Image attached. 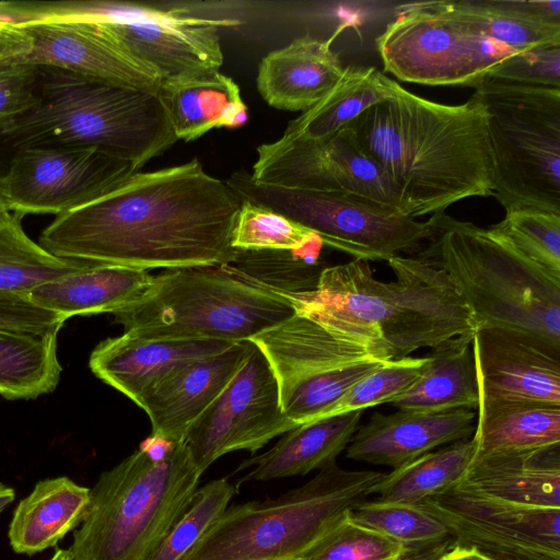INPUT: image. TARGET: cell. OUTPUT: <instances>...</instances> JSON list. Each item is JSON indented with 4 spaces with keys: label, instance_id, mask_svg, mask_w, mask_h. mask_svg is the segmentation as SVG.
Listing matches in <instances>:
<instances>
[{
    "label": "cell",
    "instance_id": "1",
    "mask_svg": "<svg viewBox=\"0 0 560 560\" xmlns=\"http://www.w3.org/2000/svg\"><path fill=\"white\" fill-rule=\"evenodd\" d=\"M242 199L198 159L137 172L42 232L52 255L143 270L229 266L242 249L231 237Z\"/></svg>",
    "mask_w": 560,
    "mask_h": 560
},
{
    "label": "cell",
    "instance_id": "2",
    "mask_svg": "<svg viewBox=\"0 0 560 560\" xmlns=\"http://www.w3.org/2000/svg\"><path fill=\"white\" fill-rule=\"evenodd\" d=\"M385 81L390 96L342 128L388 179L400 212L415 219L462 199L492 196L487 114L476 93L446 105Z\"/></svg>",
    "mask_w": 560,
    "mask_h": 560
},
{
    "label": "cell",
    "instance_id": "3",
    "mask_svg": "<svg viewBox=\"0 0 560 560\" xmlns=\"http://www.w3.org/2000/svg\"><path fill=\"white\" fill-rule=\"evenodd\" d=\"M386 261L395 281L376 279L369 260L354 258L324 267L311 290L265 284L295 313L381 361L407 358L477 330L470 307L443 269L419 257L396 255Z\"/></svg>",
    "mask_w": 560,
    "mask_h": 560
},
{
    "label": "cell",
    "instance_id": "4",
    "mask_svg": "<svg viewBox=\"0 0 560 560\" xmlns=\"http://www.w3.org/2000/svg\"><path fill=\"white\" fill-rule=\"evenodd\" d=\"M36 97L30 110L0 131V139L15 150L95 149L140 172L177 141L156 94L38 67Z\"/></svg>",
    "mask_w": 560,
    "mask_h": 560
},
{
    "label": "cell",
    "instance_id": "5",
    "mask_svg": "<svg viewBox=\"0 0 560 560\" xmlns=\"http://www.w3.org/2000/svg\"><path fill=\"white\" fill-rule=\"evenodd\" d=\"M201 475L184 441L150 435L90 489L70 560H148L190 505Z\"/></svg>",
    "mask_w": 560,
    "mask_h": 560
},
{
    "label": "cell",
    "instance_id": "6",
    "mask_svg": "<svg viewBox=\"0 0 560 560\" xmlns=\"http://www.w3.org/2000/svg\"><path fill=\"white\" fill-rule=\"evenodd\" d=\"M419 258L443 269L479 327L530 332L560 349V277L528 259L489 229L432 214Z\"/></svg>",
    "mask_w": 560,
    "mask_h": 560
},
{
    "label": "cell",
    "instance_id": "7",
    "mask_svg": "<svg viewBox=\"0 0 560 560\" xmlns=\"http://www.w3.org/2000/svg\"><path fill=\"white\" fill-rule=\"evenodd\" d=\"M294 313L267 284L229 265L165 269L113 315L122 334L138 338L240 342Z\"/></svg>",
    "mask_w": 560,
    "mask_h": 560
},
{
    "label": "cell",
    "instance_id": "8",
    "mask_svg": "<svg viewBox=\"0 0 560 560\" xmlns=\"http://www.w3.org/2000/svg\"><path fill=\"white\" fill-rule=\"evenodd\" d=\"M384 475L335 462L275 499L228 506L182 560H298Z\"/></svg>",
    "mask_w": 560,
    "mask_h": 560
},
{
    "label": "cell",
    "instance_id": "9",
    "mask_svg": "<svg viewBox=\"0 0 560 560\" xmlns=\"http://www.w3.org/2000/svg\"><path fill=\"white\" fill-rule=\"evenodd\" d=\"M474 93L487 114L492 196L505 212L560 214V89L487 79Z\"/></svg>",
    "mask_w": 560,
    "mask_h": 560
},
{
    "label": "cell",
    "instance_id": "10",
    "mask_svg": "<svg viewBox=\"0 0 560 560\" xmlns=\"http://www.w3.org/2000/svg\"><path fill=\"white\" fill-rule=\"evenodd\" d=\"M225 183L243 201L288 217L318 234L324 245L357 259L387 260L418 248L432 234L428 221L354 195L270 186L244 170Z\"/></svg>",
    "mask_w": 560,
    "mask_h": 560
},
{
    "label": "cell",
    "instance_id": "11",
    "mask_svg": "<svg viewBox=\"0 0 560 560\" xmlns=\"http://www.w3.org/2000/svg\"><path fill=\"white\" fill-rule=\"evenodd\" d=\"M375 44L384 72L425 85L476 88L491 68L521 52L467 28L435 1L401 4Z\"/></svg>",
    "mask_w": 560,
    "mask_h": 560
},
{
    "label": "cell",
    "instance_id": "12",
    "mask_svg": "<svg viewBox=\"0 0 560 560\" xmlns=\"http://www.w3.org/2000/svg\"><path fill=\"white\" fill-rule=\"evenodd\" d=\"M89 19L162 81L219 71L223 65L219 28L241 23L192 16L180 8L117 2H100L96 14Z\"/></svg>",
    "mask_w": 560,
    "mask_h": 560
},
{
    "label": "cell",
    "instance_id": "13",
    "mask_svg": "<svg viewBox=\"0 0 560 560\" xmlns=\"http://www.w3.org/2000/svg\"><path fill=\"white\" fill-rule=\"evenodd\" d=\"M296 427L282 411L268 360L253 343L237 372L189 427L184 442L203 474L221 456L241 450L254 454Z\"/></svg>",
    "mask_w": 560,
    "mask_h": 560
},
{
    "label": "cell",
    "instance_id": "14",
    "mask_svg": "<svg viewBox=\"0 0 560 560\" xmlns=\"http://www.w3.org/2000/svg\"><path fill=\"white\" fill-rule=\"evenodd\" d=\"M139 171L95 149L31 147L15 150L0 185L10 212L55 214L82 207Z\"/></svg>",
    "mask_w": 560,
    "mask_h": 560
},
{
    "label": "cell",
    "instance_id": "15",
    "mask_svg": "<svg viewBox=\"0 0 560 560\" xmlns=\"http://www.w3.org/2000/svg\"><path fill=\"white\" fill-rule=\"evenodd\" d=\"M455 546L493 560H560V508L518 505L455 489L419 503Z\"/></svg>",
    "mask_w": 560,
    "mask_h": 560
},
{
    "label": "cell",
    "instance_id": "16",
    "mask_svg": "<svg viewBox=\"0 0 560 560\" xmlns=\"http://www.w3.org/2000/svg\"><path fill=\"white\" fill-rule=\"evenodd\" d=\"M250 176L270 186L354 195L400 211L397 192L346 128L323 140L281 136L259 145Z\"/></svg>",
    "mask_w": 560,
    "mask_h": 560
},
{
    "label": "cell",
    "instance_id": "17",
    "mask_svg": "<svg viewBox=\"0 0 560 560\" xmlns=\"http://www.w3.org/2000/svg\"><path fill=\"white\" fill-rule=\"evenodd\" d=\"M31 50L12 61L57 68L84 79L156 94L161 78L104 34L91 19L61 14L20 21Z\"/></svg>",
    "mask_w": 560,
    "mask_h": 560
},
{
    "label": "cell",
    "instance_id": "18",
    "mask_svg": "<svg viewBox=\"0 0 560 560\" xmlns=\"http://www.w3.org/2000/svg\"><path fill=\"white\" fill-rule=\"evenodd\" d=\"M479 399L560 406V349L530 332L479 327L472 335Z\"/></svg>",
    "mask_w": 560,
    "mask_h": 560
},
{
    "label": "cell",
    "instance_id": "19",
    "mask_svg": "<svg viewBox=\"0 0 560 560\" xmlns=\"http://www.w3.org/2000/svg\"><path fill=\"white\" fill-rule=\"evenodd\" d=\"M250 341L184 364L150 388L140 407L149 417L151 435L184 441L189 427L211 405L237 372L252 350Z\"/></svg>",
    "mask_w": 560,
    "mask_h": 560
},
{
    "label": "cell",
    "instance_id": "20",
    "mask_svg": "<svg viewBox=\"0 0 560 560\" xmlns=\"http://www.w3.org/2000/svg\"><path fill=\"white\" fill-rule=\"evenodd\" d=\"M476 416L470 409L374 412L353 434L347 457L394 469L435 448L470 439Z\"/></svg>",
    "mask_w": 560,
    "mask_h": 560
},
{
    "label": "cell",
    "instance_id": "21",
    "mask_svg": "<svg viewBox=\"0 0 560 560\" xmlns=\"http://www.w3.org/2000/svg\"><path fill=\"white\" fill-rule=\"evenodd\" d=\"M235 342L155 340L122 334L101 341L91 352L92 373L137 406L143 395L175 369L220 353Z\"/></svg>",
    "mask_w": 560,
    "mask_h": 560
},
{
    "label": "cell",
    "instance_id": "22",
    "mask_svg": "<svg viewBox=\"0 0 560 560\" xmlns=\"http://www.w3.org/2000/svg\"><path fill=\"white\" fill-rule=\"evenodd\" d=\"M453 489L512 504L560 508V444L474 455Z\"/></svg>",
    "mask_w": 560,
    "mask_h": 560
},
{
    "label": "cell",
    "instance_id": "23",
    "mask_svg": "<svg viewBox=\"0 0 560 560\" xmlns=\"http://www.w3.org/2000/svg\"><path fill=\"white\" fill-rule=\"evenodd\" d=\"M248 341L268 360L278 383L280 399L317 375L375 359L365 349L339 339L298 313Z\"/></svg>",
    "mask_w": 560,
    "mask_h": 560
},
{
    "label": "cell",
    "instance_id": "24",
    "mask_svg": "<svg viewBox=\"0 0 560 560\" xmlns=\"http://www.w3.org/2000/svg\"><path fill=\"white\" fill-rule=\"evenodd\" d=\"M339 32L327 40L305 35L264 57L257 75L262 98L272 107L290 112H306L322 101L345 73L331 50Z\"/></svg>",
    "mask_w": 560,
    "mask_h": 560
},
{
    "label": "cell",
    "instance_id": "25",
    "mask_svg": "<svg viewBox=\"0 0 560 560\" xmlns=\"http://www.w3.org/2000/svg\"><path fill=\"white\" fill-rule=\"evenodd\" d=\"M361 417L362 410H357L301 424L285 432L267 452L246 459L237 467L236 471L252 467L238 485L303 476L335 463L360 427Z\"/></svg>",
    "mask_w": 560,
    "mask_h": 560
},
{
    "label": "cell",
    "instance_id": "26",
    "mask_svg": "<svg viewBox=\"0 0 560 560\" xmlns=\"http://www.w3.org/2000/svg\"><path fill=\"white\" fill-rule=\"evenodd\" d=\"M154 276L148 270L93 264L33 289L27 296L37 306L62 315L115 314L138 299Z\"/></svg>",
    "mask_w": 560,
    "mask_h": 560
},
{
    "label": "cell",
    "instance_id": "27",
    "mask_svg": "<svg viewBox=\"0 0 560 560\" xmlns=\"http://www.w3.org/2000/svg\"><path fill=\"white\" fill-rule=\"evenodd\" d=\"M156 96L177 140H196L213 128L247 121V108L235 81L220 71L162 81Z\"/></svg>",
    "mask_w": 560,
    "mask_h": 560
},
{
    "label": "cell",
    "instance_id": "28",
    "mask_svg": "<svg viewBox=\"0 0 560 560\" xmlns=\"http://www.w3.org/2000/svg\"><path fill=\"white\" fill-rule=\"evenodd\" d=\"M89 503L90 489L68 477L38 481L13 513L9 527L12 549L34 555L56 546L82 523Z\"/></svg>",
    "mask_w": 560,
    "mask_h": 560
},
{
    "label": "cell",
    "instance_id": "29",
    "mask_svg": "<svg viewBox=\"0 0 560 560\" xmlns=\"http://www.w3.org/2000/svg\"><path fill=\"white\" fill-rule=\"evenodd\" d=\"M472 335L453 337L432 348L419 378L389 404L399 410L423 412L477 410L479 386Z\"/></svg>",
    "mask_w": 560,
    "mask_h": 560
},
{
    "label": "cell",
    "instance_id": "30",
    "mask_svg": "<svg viewBox=\"0 0 560 560\" xmlns=\"http://www.w3.org/2000/svg\"><path fill=\"white\" fill-rule=\"evenodd\" d=\"M474 455L560 444V406L479 399Z\"/></svg>",
    "mask_w": 560,
    "mask_h": 560
},
{
    "label": "cell",
    "instance_id": "31",
    "mask_svg": "<svg viewBox=\"0 0 560 560\" xmlns=\"http://www.w3.org/2000/svg\"><path fill=\"white\" fill-rule=\"evenodd\" d=\"M385 74L373 67H347L338 84L316 105L291 120L282 136L323 140L374 104L390 96Z\"/></svg>",
    "mask_w": 560,
    "mask_h": 560
},
{
    "label": "cell",
    "instance_id": "32",
    "mask_svg": "<svg viewBox=\"0 0 560 560\" xmlns=\"http://www.w3.org/2000/svg\"><path fill=\"white\" fill-rule=\"evenodd\" d=\"M474 452L471 438L433 450L385 474L372 494L383 502L419 504L452 490L464 476Z\"/></svg>",
    "mask_w": 560,
    "mask_h": 560
},
{
    "label": "cell",
    "instance_id": "33",
    "mask_svg": "<svg viewBox=\"0 0 560 560\" xmlns=\"http://www.w3.org/2000/svg\"><path fill=\"white\" fill-rule=\"evenodd\" d=\"M62 368L57 358V335H34L0 329V395L34 399L55 390Z\"/></svg>",
    "mask_w": 560,
    "mask_h": 560
},
{
    "label": "cell",
    "instance_id": "34",
    "mask_svg": "<svg viewBox=\"0 0 560 560\" xmlns=\"http://www.w3.org/2000/svg\"><path fill=\"white\" fill-rule=\"evenodd\" d=\"M436 5L467 28L517 51L560 45V25L524 13L520 1H435Z\"/></svg>",
    "mask_w": 560,
    "mask_h": 560
},
{
    "label": "cell",
    "instance_id": "35",
    "mask_svg": "<svg viewBox=\"0 0 560 560\" xmlns=\"http://www.w3.org/2000/svg\"><path fill=\"white\" fill-rule=\"evenodd\" d=\"M22 218L9 212L0 219V294L27 295L42 284L96 264L52 255L24 232Z\"/></svg>",
    "mask_w": 560,
    "mask_h": 560
},
{
    "label": "cell",
    "instance_id": "36",
    "mask_svg": "<svg viewBox=\"0 0 560 560\" xmlns=\"http://www.w3.org/2000/svg\"><path fill=\"white\" fill-rule=\"evenodd\" d=\"M347 518L399 542L406 551L427 548L452 537L446 525L419 504L363 500L348 512Z\"/></svg>",
    "mask_w": 560,
    "mask_h": 560
},
{
    "label": "cell",
    "instance_id": "37",
    "mask_svg": "<svg viewBox=\"0 0 560 560\" xmlns=\"http://www.w3.org/2000/svg\"><path fill=\"white\" fill-rule=\"evenodd\" d=\"M318 237L314 231L279 212L242 200L231 243L242 250L300 252Z\"/></svg>",
    "mask_w": 560,
    "mask_h": 560
},
{
    "label": "cell",
    "instance_id": "38",
    "mask_svg": "<svg viewBox=\"0 0 560 560\" xmlns=\"http://www.w3.org/2000/svg\"><path fill=\"white\" fill-rule=\"evenodd\" d=\"M488 229L528 259L560 277V214L536 208L513 209Z\"/></svg>",
    "mask_w": 560,
    "mask_h": 560
},
{
    "label": "cell",
    "instance_id": "39",
    "mask_svg": "<svg viewBox=\"0 0 560 560\" xmlns=\"http://www.w3.org/2000/svg\"><path fill=\"white\" fill-rule=\"evenodd\" d=\"M236 491L226 478L211 480L198 489L188 509L148 560H182L226 510Z\"/></svg>",
    "mask_w": 560,
    "mask_h": 560
},
{
    "label": "cell",
    "instance_id": "40",
    "mask_svg": "<svg viewBox=\"0 0 560 560\" xmlns=\"http://www.w3.org/2000/svg\"><path fill=\"white\" fill-rule=\"evenodd\" d=\"M427 362V355L387 361L351 386L337 401L318 413L311 422L389 404L419 378Z\"/></svg>",
    "mask_w": 560,
    "mask_h": 560
},
{
    "label": "cell",
    "instance_id": "41",
    "mask_svg": "<svg viewBox=\"0 0 560 560\" xmlns=\"http://www.w3.org/2000/svg\"><path fill=\"white\" fill-rule=\"evenodd\" d=\"M405 551L399 542L346 516L298 560H395Z\"/></svg>",
    "mask_w": 560,
    "mask_h": 560
},
{
    "label": "cell",
    "instance_id": "42",
    "mask_svg": "<svg viewBox=\"0 0 560 560\" xmlns=\"http://www.w3.org/2000/svg\"><path fill=\"white\" fill-rule=\"evenodd\" d=\"M487 79L560 89V45L535 47L512 55L491 68Z\"/></svg>",
    "mask_w": 560,
    "mask_h": 560
},
{
    "label": "cell",
    "instance_id": "43",
    "mask_svg": "<svg viewBox=\"0 0 560 560\" xmlns=\"http://www.w3.org/2000/svg\"><path fill=\"white\" fill-rule=\"evenodd\" d=\"M38 67L0 62V131L36 102Z\"/></svg>",
    "mask_w": 560,
    "mask_h": 560
},
{
    "label": "cell",
    "instance_id": "44",
    "mask_svg": "<svg viewBox=\"0 0 560 560\" xmlns=\"http://www.w3.org/2000/svg\"><path fill=\"white\" fill-rule=\"evenodd\" d=\"M66 320L62 315L37 306L27 295L0 294V329L58 335Z\"/></svg>",
    "mask_w": 560,
    "mask_h": 560
},
{
    "label": "cell",
    "instance_id": "45",
    "mask_svg": "<svg viewBox=\"0 0 560 560\" xmlns=\"http://www.w3.org/2000/svg\"><path fill=\"white\" fill-rule=\"evenodd\" d=\"M32 45V37L20 22L0 18V62L27 54Z\"/></svg>",
    "mask_w": 560,
    "mask_h": 560
},
{
    "label": "cell",
    "instance_id": "46",
    "mask_svg": "<svg viewBox=\"0 0 560 560\" xmlns=\"http://www.w3.org/2000/svg\"><path fill=\"white\" fill-rule=\"evenodd\" d=\"M451 537L442 542L417 550H407L395 560H441L455 548Z\"/></svg>",
    "mask_w": 560,
    "mask_h": 560
},
{
    "label": "cell",
    "instance_id": "47",
    "mask_svg": "<svg viewBox=\"0 0 560 560\" xmlns=\"http://www.w3.org/2000/svg\"><path fill=\"white\" fill-rule=\"evenodd\" d=\"M441 560H493L475 549L455 547Z\"/></svg>",
    "mask_w": 560,
    "mask_h": 560
},
{
    "label": "cell",
    "instance_id": "48",
    "mask_svg": "<svg viewBox=\"0 0 560 560\" xmlns=\"http://www.w3.org/2000/svg\"><path fill=\"white\" fill-rule=\"evenodd\" d=\"M14 490L0 482V513L14 500Z\"/></svg>",
    "mask_w": 560,
    "mask_h": 560
},
{
    "label": "cell",
    "instance_id": "49",
    "mask_svg": "<svg viewBox=\"0 0 560 560\" xmlns=\"http://www.w3.org/2000/svg\"><path fill=\"white\" fill-rule=\"evenodd\" d=\"M49 560H70L68 549H58Z\"/></svg>",
    "mask_w": 560,
    "mask_h": 560
},
{
    "label": "cell",
    "instance_id": "50",
    "mask_svg": "<svg viewBox=\"0 0 560 560\" xmlns=\"http://www.w3.org/2000/svg\"><path fill=\"white\" fill-rule=\"evenodd\" d=\"M10 212L0 185V219Z\"/></svg>",
    "mask_w": 560,
    "mask_h": 560
}]
</instances>
